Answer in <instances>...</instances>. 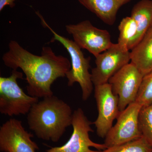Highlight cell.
<instances>
[{
    "label": "cell",
    "instance_id": "1",
    "mask_svg": "<svg viewBox=\"0 0 152 152\" xmlns=\"http://www.w3.org/2000/svg\"><path fill=\"white\" fill-rule=\"evenodd\" d=\"M5 65L13 69H21L26 76L28 94L38 98L53 95L51 86L59 78L65 77L70 70L67 58L57 56L50 47H43L41 56L34 55L15 40L2 57Z\"/></svg>",
    "mask_w": 152,
    "mask_h": 152
},
{
    "label": "cell",
    "instance_id": "2",
    "mask_svg": "<svg viewBox=\"0 0 152 152\" xmlns=\"http://www.w3.org/2000/svg\"><path fill=\"white\" fill-rule=\"evenodd\" d=\"M73 113L70 106L53 95L33 105L28 114V124L39 138L56 142L72 125Z\"/></svg>",
    "mask_w": 152,
    "mask_h": 152
},
{
    "label": "cell",
    "instance_id": "3",
    "mask_svg": "<svg viewBox=\"0 0 152 152\" xmlns=\"http://www.w3.org/2000/svg\"><path fill=\"white\" fill-rule=\"evenodd\" d=\"M37 14L40 18L43 24L53 35V40L61 43L66 49L70 56L71 68L66 76L68 79V86H72L75 83H78L81 88L83 100H87L92 93L94 86L91 74L89 71L90 58L85 57L81 49L74 41L57 34L47 23L40 14L39 13Z\"/></svg>",
    "mask_w": 152,
    "mask_h": 152
},
{
    "label": "cell",
    "instance_id": "4",
    "mask_svg": "<svg viewBox=\"0 0 152 152\" xmlns=\"http://www.w3.org/2000/svg\"><path fill=\"white\" fill-rule=\"evenodd\" d=\"M23 74L13 69L9 77H0V113L12 116L28 113L39 98L25 93L17 80L23 78Z\"/></svg>",
    "mask_w": 152,
    "mask_h": 152
},
{
    "label": "cell",
    "instance_id": "5",
    "mask_svg": "<svg viewBox=\"0 0 152 152\" xmlns=\"http://www.w3.org/2000/svg\"><path fill=\"white\" fill-rule=\"evenodd\" d=\"M93 124L81 108L77 109L73 113V130L70 138L61 146L51 148L45 152H101L106 149L107 147L104 144L97 143L90 138L89 133L94 132Z\"/></svg>",
    "mask_w": 152,
    "mask_h": 152
},
{
    "label": "cell",
    "instance_id": "6",
    "mask_svg": "<svg viewBox=\"0 0 152 152\" xmlns=\"http://www.w3.org/2000/svg\"><path fill=\"white\" fill-rule=\"evenodd\" d=\"M142 107L134 102L120 111L116 123L105 137L104 144L106 146L121 145L142 137L139 124V114Z\"/></svg>",
    "mask_w": 152,
    "mask_h": 152
},
{
    "label": "cell",
    "instance_id": "7",
    "mask_svg": "<svg viewBox=\"0 0 152 152\" xmlns=\"http://www.w3.org/2000/svg\"><path fill=\"white\" fill-rule=\"evenodd\" d=\"M66 29L81 49H86L95 57L105 51L113 44L107 31L96 27L88 20L66 25Z\"/></svg>",
    "mask_w": 152,
    "mask_h": 152
},
{
    "label": "cell",
    "instance_id": "8",
    "mask_svg": "<svg viewBox=\"0 0 152 152\" xmlns=\"http://www.w3.org/2000/svg\"><path fill=\"white\" fill-rule=\"evenodd\" d=\"M96 67L91 71L94 86L108 83L110 78L131 61V53L118 43L113 44L108 49L95 57Z\"/></svg>",
    "mask_w": 152,
    "mask_h": 152
},
{
    "label": "cell",
    "instance_id": "9",
    "mask_svg": "<svg viewBox=\"0 0 152 152\" xmlns=\"http://www.w3.org/2000/svg\"><path fill=\"white\" fill-rule=\"evenodd\" d=\"M143 77L131 63L124 66L109 80L113 93L118 97L120 111L135 102Z\"/></svg>",
    "mask_w": 152,
    "mask_h": 152
},
{
    "label": "cell",
    "instance_id": "10",
    "mask_svg": "<svg viewBox=\"0 0 152 152\" xmlns=\"http://www.w3.org/2000/svg\"><path fill=\"white\" fill-rule=\"evenodd\" d=\"M94 91L98 116L93 124L96 127L97 135L105 138L113 126L114 120L119 114L118 97L114 94L108 83L95 86Z\"/></svg>",
    "mask_w": 152,
    "mask_h": 152
},
{
    "label": "cell",
    "instance_id": "11",
    "mask_svg": "<svg viewBox=\"0 0 152 152\" xmlns=\"http://www.w3.org/2000/svg\"><path fill=\"white\" fill-rule=\"evenodd\" d=\"M25 129L21 121L10 119L0 128V151L2 152H36L39 149Z\"/></svg>",
    "mask_w": 152,
    "mask_h": 152
},
{
    "label": "cell",
    "instance_id": "12",
    "mask_svg": "<svg viewBox=\"0 0 152 152\" xmlns=\"http://www.w3.org/2000/svg\"><path fill=\"white\" fill-rule=\"evenodd\" d=\"M82 5L95 14L106 24L115 22L117 13L123 6L132 0H78Z\"/></svg>",
    "mask_w": 152,
    "mask_h": 152
},
{
    "label": "cell",
    "instance_id": "13",
    "mask_svg": "<svg viewBox=\"0 0 152 152\" xmlns=\"http://www.w3.org/2000/svg\"><path fill=\"white\" fill-rule=\"evenodd\" d=\"M131 17L135 21L137 33L132 50L142 40L152 25V0H141L132 9Z\"/></svg>",
    "mask_w": 152,
    "mask_h": 152
},
{
    "label": "cell",
    "instance_id": "14",
    "mask_svg": "<svg viewBox=\"0 0 152 152\" xmlns=\"http://www.w3.org/2000/svg\"><path fill=\"white\" fill-rule=\"evenodd\" d=\"M131 62L144 76L152 71V33H147L132 50Z\"/></svg>",
    "mask_w": 152,
    "mask_h": 152
},
{
    "label": "cell",
    "instance_id": "15",
    "mask_svg": "<svg viewBox=\"0 0 152 152\" xmlns=\"http://www.w3.org/2000/svg\"><path fill=\"white\" fill-rule=\"evenodd\" d=\"M118 30V44L123 48L129 51L137 33L135 21L131 16L124 18L120 22Z\"/></svg>",
    "mask_w": 152,
    "mask_h": 152
},
{
    "label": "cell",
    "instance_id": "16",
    "mask_svg": "<svg viewBox=\"0 0 152 152\" xmlns=\"http://www.w3.org/2000/svg\"><path fill=\"white\" fill-rule=\"evenodd\" d=\"M101 152H152V147L142 137L126 143L108 147Z\"/></svg>",
    "mask_w": 152,
    "mask_h": 152
},
{
    "label": "cell",
    "instance_id": "17",
    "mask_svg": "<svg viewBox=\"0 0 152 152\" xmlns=\"http://www.w3.org/2000/svg\"><path fill=\"white\" fill-rule=\"evenodd\" d=\"M139 124L142 136L152 147V104L142 107L139 114Z\"/></svg>",
    "mask_w": 152,
    "mask_h": 152
},
{
    "label": "cell",
    "instance_id": "18",
    "mask_svg": "<svg viewBox=\"0 0 152 152\" xmlns=\"http://www.w3.org/2000/svg\"><path fill=\"white\" fill-rule=\"evenodd\" d=\"M135 102L142 107L152 104V71L144 76Z\"/></svg>",
    "mask_w": 152,
    "mask_h": 152
},
{
    "label": "cell",
    "instance_id": "19",
    "mask_svg": "<svg viewBox=\"0 0 152 152\" xmlns=\"http://www.w3.org/2000/svg\"><path fill=\"white\" fill-rule=\"evenodd\" d=\"M15 0H0V11H1L3 9L7 6L10 7H13L15 6Z\"/></svg>",
    "mask_w": 152,
    "mask_h": 152
},
{
    "label": "cell",
    "instance_id": "20",
    "mask_svg": "<svg viewBox=\"0 0 152 152\" xmlns=\"http://www.w3.org/2000/svg\"><path fill=\"white\" fill-rule=\"evenodd\" d=\"M152 33V25L151 27L150 28L149 30L148 31V32L147 33Z\"/></svg>",
    "mask_w": 152,
    "mask_h": 152
}]
</instances>
